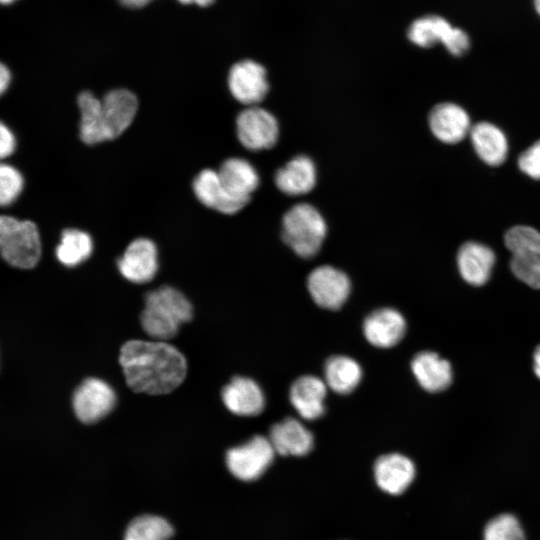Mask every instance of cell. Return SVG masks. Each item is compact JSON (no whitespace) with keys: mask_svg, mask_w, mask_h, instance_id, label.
Listing matches in <instances>:
<instances>
[{"mask_svg":"<svg viewBox=\"0 0 540 540\" xmlns=\"http://www.w3.org/2000/svg\"><path fill=\"white\" fill-rule=\"evenodd\" d=\"M119 361L127 385L137 393L167 394L187 371L183 354L164 341L130 340L122 345Z\"/></svg>","mask_w":540,"mask_h":540,"instance_id":"1","label":"cell"},{"mask_svg":"<svg viewBox=\"0 0 540 540\" xmlns=\"http://www.w3.org/2000/svg\"><path fill=\"white\" fill-rule=\"evenodd\" d=\"M192 316V305L184 294L173 287L162 286L146 294L140 320L144 331L161 341L173 338Z\"/></svg>","mask_w":540,"mask_h":540,"instance_id":"2","label":"cell"},{"mask_svg":"<svg viewBox=\"0 0 540 540\" xmlns=\"http://www.w3.org/2000/svg\"><path fill=\"white\" fill-rule=\"evenodd\" d=\"M326 234V222L318 209L311 204H296L283 216V240L302 258L317 254Z\"/></svg>","mask_w":540,"mask_h":540,"instance_id":"3","label":"cell"},{"mask_svg":"<svg viewBox=\"0 0 540 540\" xmlns=\"http://www.w3.org/2000/svg\"><path fill=\"white\" fill-rule=\"evenodd\" d=\"M0 249L2 257L10 265L22 269L34 267L41 255L37 226L29 220L2 216L0 218Z\"/></svg>","mask_w":540,"mask_h":540,"instance_id":"4","label":"cell"},{"mask_svg":"<svg viewBox=\"0 0 540 540\" xmlns=\"http://www.w3.org/2000/svg\"><path fill=\"white\" fill-rule=\"evenodd\" d=\"M511 253L514 276L533 289H540V232L527 225L511 227L504 236Z\"/></svg>","mask_w":540,"mask_h":540,"instance_id":"5","label":"cell"},{"mask_svg":"<svg viewBox=\"0 0 540 540\" xmlns=\"http://www.w3.org/2000/svg\"><path fill=\"white\" fill-rule=\"evenodd\" d=\"M408 39L422 48L442 44L453 56H462L470 47L468 34L438 15H426L414 20L407 31Z\"/></svg>","mask_w":540,"mask_h":540,"instance_id":"6","label":"cell"},{"mask_svg":"<svg viewBox=\"0 0 540 540\" xmlns=\"http://www.w3.org/2000/svg\"><path fill=\"white\" fill-rule=\"evenodd\" d=\"M275 453L269 438L255 435L227 451L226 465L231 474L239 480L254 481L269 468Z\"/></svg>","mask_w":540,"mask_h":540,"instance_id":"7","label":"cell"},{"mask_svg":"<svg viewBox=\"0 0 540 540\" xmlns=\"http://www.w3.org/2000/svg\"><path fill=\"white\" fill-rule=\"evenodd\" d=\"M239 142L252 151L273 147L279 137V125L275 116L259 106L242 110L236 118Z\"/></svg>","mask_w":540,"mask_h":540,"instance_id":"8","label":"cell"},{"mask_svg":"<svg viewBox=\"0 0 540 540\" xmlns=\"http://www.w3.org/2000/svg\"><path fill=\"white\" fill-rule=\"evenodd\" d=\"M115 403L116 394L112 387L98 378L85 379L75 390L72 399L76 417L85 424L104 418Z\"/></svg>","mask_w":540,"mask_h":540,"instance_id":"9","label":"cell"},{"mask_svg":"<svg viewBox=\"0 0 540 540\" xmlns=\"http://www.w3.org/2000/svg\"><path fill=\"white\" fill-rule=\"evenodd\" d=\"M307 288L313 301L321 308L337 310L351 292V282L341 270L324 265L315 268L307 278Z\"/></svg>","mask_w":540,"mask_h":540,"instance_id":"10","label":"cell"},{"mask_svg":"<svg viewBox=\"0 0 540 540\" xmlns=\"http://www.w3.org/2000/svg\"><path fill=\"white\" fill-rule=\"evenodd\" d=\"M218 174L232 208L239 212L259 185L257 170L249 161L234 157L222 163Z\"/></svg>","mask_w":540,"mask_h":540,"instance_id":"11","label":"cell"},{"mask_svg":"<svg viewBox=\"0 0 540 540\" xmlns=\"http://www.w3.org/2000/svg\"><path fill=\"white\" fill-rule=\"evenodd\" d=\"M228 87L238 102L248 107L257 106L269 89L266 69L253 60L239 61L229 70Z\"/></svg>","mask_w":540,"mask_h":540,"instance_id":"12","label":"cell"},{"mask_svg":"<svg viewBox=\"0 0 540 540\" xmlns=\"http://www.w3.org/2000/svg\"><path fill=\"white\" fill-rule=\"evenodd\" d=\"M374 477L378 487L392 496H400L409 490L417 478L414 461L401 453L381 455L374 464Z\"/></svg>","mask_w":540,"mask_h":540,"instance_id":"13","label":"cell"},{"mask_svg":"<svg viewBox=\"0 0 540 540\" xmlns=\"http://www.w3.org/2000/svg\"><path fill=\"white\" fill-rule=\"evenodd\" d=\"M101 104L106 140L115 139L132 123L137 112V98L127 89H114L105 94Z\"/></svg>","mask_w":540,"mask_h":540,"instance_id":"14","label":"cell"},{"mask_svg":"<svg viewBox=\"0 0 540 540\" xmlns=\"http://www.w3.org/2000/svg\"><path fill=\"white\" fill-rule=\"evenodd\" d=\"M117 266L122 276L133 283L150 281L158 270L155 244L146 238L135 239L117 261Z\"/></svg>","mask_w":540,"mask_h":540,"instance_id":"15","label":"cell"},{"mask_svg":"<svg viewBox=\"0 0 540 540\" xmlns=\"http://www.w3.org/2000/svg\"><path fill=\"white\" fill-rule=\"evenodd\" d=\"M407 324L404 316L394 308H380L371 312L363 322L366 340L378 348H391L404 337Z\"/></svg>","mask_w":540,"mask_h":540,"instance_id":"16","label":"cell"},{"mask_svg":"<svg viewBox=\"0 0 540 540\" xmlns=\"http://www.w3.org/2000/svg\"><path fill=\"white\" fill-rule=\"evenodd\" d=\"M428 122L434 136L446 144L460 142L472 128L468 113L450 102L435 105L429 113Z\"/></svg>","mask_w":540,"mask_h":540,"instance_id":"17","label":"cell"},{"mask_svg":"<svg viewBox=\"0 0 540 540\" xmlns=\"http://www.w3.org/2000/svg\"><path fill=\"white\" fill-rule=\"evenodd\" d=\"M495 262L494 251L480 242H465L457 253L458 271L462 279L472 286H482L488 282Z\"/></svg>","mask_w":540,"mask_h":540,"instance_id":"18","label":"cell"},{"mask_svg":"<svg viewBox=\"0 0 540 540\" xmlns=\"http://www.w3.org/2000/svg\"><path fill=\"white\" fill-rule=\"evenodd\" d=\"M222 400L232 413L239 416H256L265 407V397L260 386L252 379L234 377L222 390Z\"/></svg>","mask_w":540,"mask_h":540,"instance_id":"19","label":"cell"},{"mask_svg":"<svg viewBox=\"0 0 540 540\" xmlns=\"http://www.w3.org/2000/svg\"><path fill=\"white\" fill-rule=\"evenodd\" d=\"M327 394L325 381L313 375H304L291 385L289 398L298 414L306 420H316L325 412Z\"/></svg>","mask_w":540,"mask_h":540,"instance_id":"20","label":"cell"},{"mask_svg":"<svg viewBox=\"0 0 540 540\" xmlns=\"http://www.w3.org/2000/svg\"><path fill=\"white\" fill-rule=\"evenodd\" d=\"M411 370L419 385L430 393L446 390L453 380L450 362L432 351L416 354L411 361Z\"/></svg>","mask_w":540,"mask_h":540,"instance_id":"21","label":"cell"},{"mask_svg":"<svg viewBox=\"0 0 540 540\" xmlns=\"http://www.w3.org/2000/svg\"><path fill=\"white\" fill-rule=\"evenodd\" d=\"M268 438L275 452L283 456H304L312 450L314 443L313 434L292 417L274 424Z\"/></svg>","mask_w":540,"mask_h":540,"instance_id":"22","label":"cell"},{"mask_svg":"<svg viewBox=\"0 0 540 540\" xmlns=\"http://www.w3.org/2000/svg\"><path fill=\"white\" fill-rule=\"evenodd\" d=\"M317 180L316 167L311 158L298 155L278 169L274 175L277 188L289 196L310 192Z\"/></svg>","mask_w":540,"mask_h":540,"instance_id":"23","label":"cell"},{"mask_svg":"<svg viewBox=\"0 0 540 540\" xmlns=\"http://www.w3.org/2000/svg\"><path fill=\"white\" fill-rule=\"evenodd\" d=\"M470 138L478 157L490 166H499L507 158L508 142L504 132L489 122L472 126Z\"/></svg>","mask_w":540,"mask_h":540,"instance_id":"24","label":"cell"},{"mask_svg":"<svg viewBox=\"0 0 540 540\" xmlns=\"http://www.w3.org/2000/svg\"><path fill=\"white\" fill-rule=\"evenodd\" d=\"M324 377L327 387L338 394L351 393L362 379V369L352 358L335 355L325 363Z\"/></svg>","mask_w":540,"mask_h":540,"instance_id":"25","label":"cell"},{"mask_svg":"<svg viewBox=\"0 0 540 540\" xmlns=\"http://www.w3.org/2000/svg\"><path fill=\"white\" fill-rule=\"evenodd\" d=\"M77 102L81 113V140L88 145L106 141L101 117V100L90 91H83L79 94Z\"/></svg>","mask_w":540,"mask_h":540,"instance_id":"26","label":"cell"},{"mask_svg":"<svg viewBox=\"0 0 540 540\" xmlns=\"http://www.w3.org/2000/svg\"><path fill=\"white\" fill-rule=\"evenodd\" d=\"M193 191L197 199L206 207L223 214L229 213L228 198L223 190L218 171L202 170L193 181Z\"/></svg>","mask_w":540,"mask_h":540,"instance_id":"27","label":"cell"},{"mask_svg":"<svg viewBox=\"0 0 540 540\" xmlns=\"http://www.w3.org/2000/svg\"><path fill=\"white\" fill-rule=\"evenodd\" d=\"M92 250L93 243L89 234L78 229H66L56 248V257L63 265L74 267L85 261Z\"/></svg>","mask_w":540,"mask_h":540,"instance_id":"28","label":"cell"},{"mask_svg":"<svg viewBox=\"0 0 540 540\" xmlns=\"http://www.w3.org/2000/svg\"><path fill=\"white\" fill-rule=\"evenodd\" d=\"M482 540H527V533L515 513L500 512L485 523Z\"/></svg>","mask_w":540,"mask_h":540,"instance_id":"29","label":"cell"},{"mask_svg":"<svg viewBox=\"0 0 540 540\" xmlns=\"http://www.w3.org/2000/svg\"><path fill=\"white\" fill-rule=\"evenodd\" d=\"M173 535L170 523L156 515H141L128 525L124 540H169Z\"/></svg>","mask_w":540,"mask_h":540,"instance_id":"30","label":"cell"},{"mask_svg":"<svg viewBox=\"0 0 540 540\" xmlns=\"http://www.w3.org/2000/svg\"><path fill=\"white\" fill-rule=\"evenodd\" d=\"M24 179L21 173L11 165L0 166V203L8 206L16 200L23 189Z\"/></svg>","mask_w":540,"mask_h":540,"instance_id":"31","label":"cell"},{"mask_svg":"<svg viewBox=\"0 0 540 540\" xmlns=\"http://www.w3.org/2000/svg\"><path fill=\"white\" fill-rule=\"evenodd\" d=\"M517 164L524 174L540 180V140L519 155Z\"/></svg>","mask_w":540,"mask_h":540,"instance_id":"32","label":"cell"},{"mask_svg":"<svg viewBox=\"0 0 540 540\" xmlns=\"http://www.w3.org/2000/svg\"><path fill=\"white\" fill-rule=\"evenodd\" d=\"M16 147V140L11 130L4 124H0V156H10Z\"/></svg>","mask_w":540,"mask_h":540,"instance_id":"33","label":"cell"},{"mask_svg":"<svg viewBox=\"0 0 540 540\" xmlns=\"http://www.w3.org/2000/svg\"><path fill=\"white\" fill-rule=\"evenodd\" d=\"M118 3L129 10H140L148 7L157 0H117Z\"/></svg>","mask_w":540,"mask_h":540,"instance_id":"34","label":"cell"},{"mask_svg":"<svg viewBox=\"0 0 540 540\" xmlns=\"http://www.w3.org/2000/svg\"><path fill=\"white\" fill-rule=\"evenodd\" d=\"M11 71L5 63L0 64V92L4 93L11 82Z\"/></svg>","mask_w":540,"mask_h":540,"instance_id":"35","label":"cell"},{"mask_svg":"<svg viewBox=\"0 0 540 540\" xmlns=\"http://www.w3.org/2000/svg\"><path fill=\"white\" fill-rule=\"evenodd\" d=\"M180 5L188 6V7H197L201 9H206L211 7L216 0H175Z\"/></svg>","mask_w":540,"mask_h":540,"instance_id":"36","label":"cell"},{"mask_svg":"<svg viewBox=\"0 0 540 540\" xmlns=\"http://www.w3.org/2000/svg\"><path fill=\"white\" fill-rule=\"evenodd\" d=\"M533 370L535 375L540 379V345H538L533 353Z\"/></svg>","mask_w":540,"mask_h":540,"instance_id":"37","label":"cell"},{"mask_svg":"<svg viewBox=\"0 0 540 540\" xmlns=\"http://www.w3.org/2000/svg\"><path fill=\"white\" fill-rule=\"evenodd\" d=\"M20 0H0L1 6H10L17 3Z\"/></svg>","mask_w":540,"mask_h":540,"instance_id":"38","label":"cell"},{"mask_svg":"<svg viewBox=\"0 0 540 540\" xmlns=\"http://www.w3.org/2000/svg\"><path fill=\"white\" fill-rule=\"evenodd\" d=\"M534 7H535L536 12L540 16V0H534Z\"/></svg>","mask_w":540,"mask_h":540,"instance_id":"39","label":"cell"}]
</instances>
